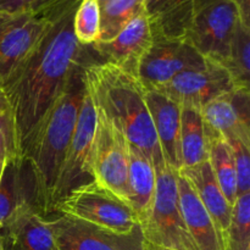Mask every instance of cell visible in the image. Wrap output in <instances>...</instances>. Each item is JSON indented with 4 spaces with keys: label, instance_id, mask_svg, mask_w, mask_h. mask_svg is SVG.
Segmentation results:
<instances>
[{
    "label": "cell",
    "instance_id": "1",
    "mask_svg": "<svg viewBox=\"0 0 250 250\" xmlns=\"http://www.w3.org/2000/svg\"><path fill=\"white\" fill-rule=\"evenodd\" d=\"M80 2L51 21L33 51L2 84L14 111L20 151L72 73L90 59L87 46L81 45L73 33V17Z\"/></svg>",
    "mask_w": 250,
    "mask_h": 250
},
{
    "label": "cell",
    "instance_id": "3",
    "mask_svg": "<svg viewBox=\"0 0 250 250\" xmlns=\"http://www.w3.org/2000/svg\"><path fill=\"white\" fill-rule=\"evenodd\" d=\"M84 81L93 104L124 134L131 146L143 151L154 167L165 163L138 78L121 68L92 59L84 66Z\"/></svg>",
    "mask_w": 250,
    "mask_h": 250
},
{
    "label": "cell",
    "instance_id": "26",
    "mask_svg": "<svg viewBox=\"0 0 250 250\" xmlns=\"http://www.w3.org/2000/svg\"><path fill=\"white\" fill-rule=\"evenodd\" d=\"M250 247V193L238 195L232 208L226 233V250H244Z\"/></svg>",
    "mask_w": 250,
    "mask_h": 250
},
{
    "label": "cell",
    "instance_id": "20",
    "mask_svg": "<svg viewBox=\"0 0 250 250\" xmlns=\"http://www.w3.org/2000/svg\"><path fill=\"white\" fill-rule=\"evenodd\" d=\"M156 188V172L150 159L128 143L127 202L137 214L139 224L146 219Z\"/></svg>",
    "mask_w": 250,
    "mask_h": 250
},
{
    "label": "cell",
    "instance_id": "2",
    "mask_svg": "<svg viewBox=\"0 0 250 250\" xmlns=\"http://www.w3.org/2000/svg\"><path fill=\"white\" fill-rule=\"evenodd\" d=\"M87 62L72 73L60 97L42 117L22 148L21 156L31 166L38 211L43 216L54 212V188L87 92L83 72Z\"/></svg>",
    "mask_w": 250,
    "mask_h": 250
},
{
    "label": "cell",
    "instance_id": "35",
    "mask_svg": "<svg viewBox=\"0 0 250 250\" xmlns=\"http://www.w3.org/2000/svg\"><path fill=\"white\" fill-rule=\"evenodd\" d=\"M97 1L99 2V5H100V4H103V2H105V1H106V0H97Z\"/></svg>",
    "mask_w": 250,
    "mask_h": 250
},
{
    "label": "cell",
    "instance_id": "18",
    "mask_svg": "<svg viewBox=\"0 0 250 250\" xmlns=\"http://www.w3.org/2000/svg\"><path fill=\"white\" fill-rule=\"evenodd\" d=\"M24 205H31L38 210L36 182L31 166L24 158L6 159L0 173L1 229L7 217Z\"/></svg>",
    "mask_w": 250,
    "mask_h": 250
},
{
    "label": "cell",
    "instance_id": "5",
    "mask_svg": "<svg viewBox=\"0 0 250 250\" xmlns=\"http://www.w3.org/2000/svg\"><path fill=\"white\" fill-rule=\"evenodd\" d=\"M54 212L120 233L132 231L139 225L138 216L131 205L95 181L68 192L56 203Z\"/></svg>",
    "mask_w": 250,
    "mask_h": 250
},
{
    "label": "cell",
    "instance_id": "10",
    "mask_svg": "<svg viewBox=\"0 0 250 250\" xmlns=\"http://www.w3.org/2000/svg\"><path fill=\"white\" fill-rule=\"evenodd\" d=\"M236 88L226 67L207 59L203 66L182 71L155 90L164 93L181 107L202 110L208 103Z\"/></svg>",
    "mask_w": 250,
    "mask_h": 250
},
{
    "label": "cell",
    "instance_id": "7",
    "mask_svg": "<svg viewBox=\"0 0 250 250\" xmlns=\"http://www.w3.org/2000/svg\"><path fill=\"white\" fill-rule=\"evenodd\" d=\"M95 110L97 127L89 161L90 175L93 181L127 202L128 142L99 109Z\"/></svg>",
    "mask_w": 250,
    "mask_h": 250
},
{
    "label": "cell",
    "instance_id": "14",
    "mask_svg": "<svg viewBox=\"0 0 250 250\" xmlns=\"http://www.w3.org/2000/svg\"><path fill=\"white\" fill-rule=\"evenodd\" d=\"M205 127L227 142L242 141L250 144V93L236 88L208 103L202 110Z\"/></svg>",
    "mask_w": 250,
    "mask_h": 250
},
{
    "label": "cell",
    "instance_id": "6",
    "mask_svg": "<svg viewBox=\"0 0 250 250\" xmlns=\"http://www.w3.org/2000/svg\"><path fill=\"white\" fill-rule=\"evenodd\" d=\"M241 14L232 0H198L185 39L205 59L225 65Z\"/></svg>",
    "mask_w": 250,
    "mask_h": 250
},
{
    "label": "cell",
    "instance_id": "4",
    "mask_svg": "<svg viewBox=\"0 0 250 250\" xmlns=\"http://www.w3.org/2000/svg\"><path fill=\"white\" fill-rule=\"evenodd\" d=\"M156 188L146 219L141 222L146 243L168 250H197L183 221L177 172L166 163L155 167Z\"/></svg>",
    "mask_w": 250,
    "mask_h": 250
},
{
    "label": "cell",
    "instance_id": "30",
    "mask_svg": "<svg viewBox=\"0 0 250 250\" xmlns=\"http://www.w3.org/2000/svg\"><path fill=\"white\" fill-rule=\"evenodd\" d=\"M234 159L238 195L250 193V144L242 141H229Z\"/></svg>",
    "mask_w": 250,
    "mask_h": 250
},
{
    "label": "cell",
    "instance_id": "8",
    "mask_svg": "<svg viewBox=\"0 0 250 250\" xmlns=\"http://www.w3.org/2000/svg\"><path fill=\"white\" fill-rule=\"evenodd\" d=\"M62 11L51 15L0 11V87L33 51L51 21Z\"/></svg>",
    "mask_w": 250,
    "mask_h": 250
},
{
    "label": "cell",
    "instance_id": "9",
    "mask_svg": "<svg viewBox=\"0 0 250 250\" xmlns=\"http://www.w3.org/2000/svg\"><path fill=\"white\" fill-rule=\"evenodd\" d=\"M59 250H146L141 225L126 233L60 215L49 221Z\"/></svg>",
    "mask_w": 250,
    "mask_h": 250
},
{
    "label": "cell",
    "instance_id": "36",
    "mask_svg": "<svg viewBox=\"0 0 250 250\" xmlns=\"http://www.w3.org/2000/svg\"><path fill=\"white\" fill-rule=\"evenodd\" d=\"M244 250H250V247H249V248H247V249H244Z\"/></svg>",
    "mask_w": 250,
    "mask_h": 250
},
{
    "label": "cell",
    "instance_id": "23",
    "mask_svg": "<svg viewBox=\"0 0 250 250\" xmlns=\"http://www.w3.org/2000/svg\"><path fill=\"white\" fill-rule=\"evenodd\" d=\"M208 160L211 165L212 172L229 204L233 207L238 190H237L236 167L232 149L229 142L221 136H207Z\"/></svg>",
    "mask_w": 250,
    "mask_h": 250
},
{
    "label": "cell",
    "instance_id": "33",
    "mask_svg": "<svg viewBox=\"0 0 250 250\" xmlns=\"http://www.w3.org/2000/svg\"><path fill=\"white\" fill-rule=\"evenodd\" d=\"M146 250H168V249L158 248V247H154V246H150V244H148V247H146Z\"/></svg>",
    "mask_w": 250,
    "mask_h": 250
},
{
    "label": "cell",
    "instance_id": "31",
    "mask_svg": "<svg viewBox=\"0 0 250 250\" xmlns=\"http://www.w3.org/2000/svg\"><path fill=\"white\" fill-rule=\"evenodd\" d=\"M232 1L238 7L242 22L250 27V0H232Z\"/></svg>",
    "mask_w": 250,
    "mask_h": 250
},
{
    "label": "cell",
    "instance_id": "16",
    "mask_svg": "<svg viewBox=\"0 0 250 250\" xmlns=\"http://www.w3.org/2000/svg\"><path fill=\"white\" fill-rule=\"evenodd\" d=\"M178 199L183 221L197 250H226V239L189 181L177 172Z\"/></svg>",
    "mask_w": 250,
    "mask_h": 250
},
{
    "label": "cell",
    "instance_id": "15",
    "mask_svg": "<svg viewBox=\"0 0 250 250\" xmlns=\"http://www.w3.org/2000/svg\"><path fill=\"white\" fill-rule=\"evenodd\" d=\"M1 229L5 250H59L49 221L31 205L12 212Z\"/></svg>",
    "mask_w": 250,
    "mask_h": 250
},
{
    "label": "cell",
    "instance_id": "13",
    "mask_svg": "<svg viewBox=\"0 0 250 250\" xmlns=\"http://www.w3.org/2000/svg\"><path fill=\"white\" fill-rule=\"evenodd\" d=\"M153 41L148 17L142 11L116 37L85 46L94 61L111 63L137 77L139 62Z\"/></svg>",
    "mask_w": 250,
    "mask_h": 250
},
{
    "label": "cell",
    "instance_id": "25",
    "mask_svg": "<svg viewBox=\"0 0 250 250\" xmlns=\"http://www.w3.org/2000/svg\"><path fill=\"white\" fill-rule=\"evenodd\" d=\"M225 67L237 88L249 89L250 78V27L239 22L234 31Z\"/></svg>",
    "mask_w": 250,
    "mask_h": 250
},
{
    "label": "cell",
    "instance_id": "21",
    "mask_svg": "<svg viewBox=\"0 0 250 250\" xmlns=\"http://www.w3.org/2000/svg\"><path fill=\"white\" fill-rule=\"evenodd\" d=\"M198 0H144L153 38L185 39Z\"/></svg>",
    "mask_w": 250,
    "mask_h": 250
},
{
    "label": "cell",
    "instance_id": "27",
    "mask_svg": "<svg viewBox=\"0 0 250 250\" xmlns=\"http://www.w3.org/2000/svg\"><path fill=\"white\" fill-rule=\"evenodd\" d=\"M73 33L81 45L99 41L100 7L97 0H81L73 17Z\"/></svg>",
    "mask_w": 250,
    "mask_h": 250
},
{
    "label": "cell",
    "instance_id": "19",
    "mask_svg": "<svg viewBox=\"0 0 250 250\" xmlns=\"http://www.w3.org/2000/svg\"><path fill=\"white\" fill-rule=\"evenodd\" d=\"M178 172L185 176L197 192L203 205L214 219L215 224L226 239L232 215V205L225 197L209 160H205L192 167L181 168Z\"/></svg>",
    "mask_w": 250,
    "mask_h": 250
},
{
    "label": "cell",
    "instance_id": "12",
    "mask_svg": "<svg viewBox=\"0 0 250 250\" xmlns=\"http://www.w3.org/2000/svg\"><path fill=\"white\" fill-rule=\"evenodd\" d=\"M205 62L207 59L186 39L154 38L139 62L137 78L146 90H155L182 71L199 67Z\"/></svg>",
    "mask_w": 250,
    "mask_h": 250
},
{
    "label": "cell",
    "instance_id": "22",
    "mask_svg": "<svg viewBox=\"0 0 250 250\" xmlns=\"http://www.w3.org/2000/svg\"><path fill=\"white\" fill-rule=\"evenodd\" d=\"M181 159L182 167H192L208 160V138L202 112L193 107H181Z\"/></svg>",
    "mask_w": 250,
    "mask_h": 250
},
{
    "label": "cell",
    "instance_id": "11",
    "mask_svg": "<svg viewBox=\"0 0 250 250\" xmlns=\"http://www.w3.org/2000/svg\"><path fill=\"white\" fill-rule=\"evenodd\" d=\"M95 127L97 110L87 90L81 105L75 133L71 139L70 146L54 188V207L68 192L93 181L89 170V161L94 142Z\"/></svg>",
    "mask_w": 250,
    "mask_h": 250
},
{
    "label": "cell",
    "instance_id": "28",
    "mask_svg": "<svg viewBox=\"0 0 250 250\" xmlns=\"http://www.w3.org/2000/svg\"><path fill=\"white\" fill-rule=\"evenodd\" d=\"M0 150L6 156V159L22 158L14 111L9 98L1 87H0Z\"/></svg>",
    "mask_w": 250,
    "mask_h": 250
},
{
    "label": "cell",
    "instance_id": "17",
    "mask_svg": "<svg viewBox=\"0 0 250 250\" xmlns=\"http://www.w3.org/2000/svg\"><path fill=\"white\" fill-rule=\"evenodd\" d=\"M146 100L164 160L173 170L180 171L181 106L159 90L146 89Z\"/></svg>",
    "mask_w": 250,
    "mask_h": 250
},
{
    "label": "cell",
    "instance_id": "29",
    "mask_svg": "<svg viewBox=\"0 0 250 250\" xmlns=\"http://www.w3.org/2000/svg\"><path fill=\"white\" fill-rule=\"evenodd\" d=\"M81 0H0V11L58 14Z\"/></svg>",
    "mask_w": 250,
    "mask_h": 250
},
{
    "label": "cell",
    "instance_id": "32",
    "mask_svg": "<svg viewBox=\"0 0 250 250\" xmlns=\"http://www.w3.org/2000/svg\"><path fill=\"white\" fill-rule=\"evenodd\" d=\"M5 161H6V156H5L4 154H2V151L0 150V173H1V170H2V167H4V164H5Z\"/></svg>",
    "mask_w": 250,
    "mask_h": 250
},
{
    "label": "cell",
    "instance_id": "34",
    "mask_svg": "<svg viewBox=\"0 0 250 250\" xmlns=\"http://www.w3.org/2000/svg\"><path fill=\"white\" fill-rule=\"evenodd\" d=\"M0 229H1V225H0ZM0 250H5V247H4V241H2L1 234H0Z\"/></svg>",
    "mask_w": 250,
    "mask_h": 250
},
{
    "label": "cell",
    "instance_id": "24",
    "mask_svg": "<svg viewBox=\"0 0 250 250\" xmlns=\"http://www.w3.org/2000/svg\"><path fill=\"white\" fill-rule=\"evenodd\" d=\"M100 7V36L98 42L116 37L137 15L144 11V0H106Z\"/></svg>",
    "mask_w": 250,
    "mask_h": 250
}]
</instances>
